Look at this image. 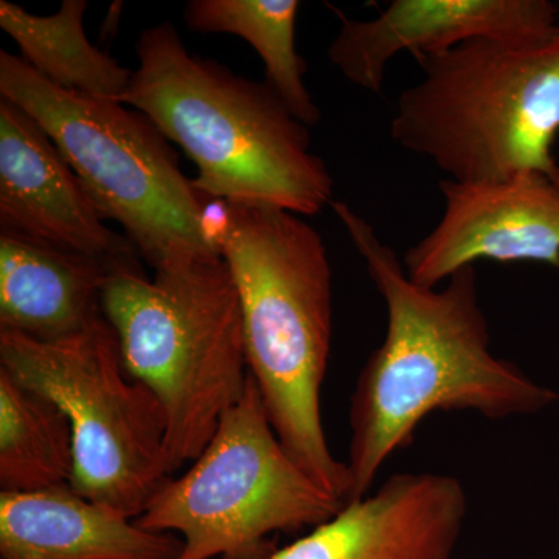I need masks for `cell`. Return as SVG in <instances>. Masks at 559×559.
Returning a JSON list of instances; mask_svg holds the SVG:
<instances>
[{
    "instance_id": "cell-1",
    "label": "cell",
    "mask_w": 559,
    "mask_h": 559,
    "mask_svg": "<svg viewBox=\"0 0 559 559\" xmlns=\"http://www.w3.org/2000/svg\"><path fill=\"white\" fill-rule=\"evenodd\" d=\"M349 240L388 310V331L364 364L349 401L347 500L369 495L382 466L414 440L437 411H469L488 419L538 414L559 401L555 390L492 353L477 272L466 266L426 288L347 202L333 201Z\"/></svg>"
},
{
    "instance_id": "cell-2",
    "label": "cell",
    "mask_w": 559,
    "mask_h": 559,
    "mask_svg": "<svg viewBox=\"0 0 559 559\" xmlns=\"http://www.w3.org/2000/svg\"><path fill=\"white\" fill-rule=\"evenodd\" d=\"M138 69L120 98L148 117L197 167L209 200L319 215L334 180L311 150L310 128L266 83L198 57L171 22L140 33Z\"/></svg>"
},
{
    "instance_id": "cell-3",
    "label": "cell",
    "mask_w": 559,
    "mask_h": 559,
    "mask_svg": "<svg viewBox=\"0 0 559 559\" xmlns=\"http://www.w3.org/2000/svg\"><path fill=\"white\" fill-rule=\"evenodd\" d=\"M215 242L240 297L246 358L283 447L345 502L347 463L322 419L333 341V271L322 235L286 210L224 202Z\"/></svg>"
},
{
    "instance_id": "cell-4",
    "label": "cell",
    "mask_w": 559,
    "mask_h": 559,
    "mask_svg": "<svg viewBox=\"0 0 559 559\" xmlns=\"http://www.w3.org/2000/svg\"><path fill=\"white\" fill-rule=\"evenodd\" d=\"M102 312L124 370L156 395L167 417L171 474L194 462L248 385L237 286L223 257L150 278L138 257L109 261Z\"/></svg>"
},
{
    "instance_id": "cell-5",
    "label": "cell",
    "mask_w": 559,
    "mask_h": 559,
    "mask_svg": "<svg viewBox=\"0 0 559 559\" xmlns=\"http://www.w3.org/2000/svg\"><path fill=\"white\" fill-rule=\"evenodd\" d=\"M390 135L460 183L521 171L559 175V32L546 40L480 38L418 58Z\"/></svg>"
},
{
    "instance_id": "cell-6",
    "label": "cell",
    "mask_w": 559,
    "mask_h": 559,
    "mask_svg": "<svg viewBox=\"0 0 559 559\" xmlns=\"http://www.w3.org/2000/svg\"><path fill=\"white\" fill-rule=\"evenodd\" d=\"M0 98L38 121L102 218L119 224L154 271L223 257L212 237L209 198L183 175L170 140L148 117L119 102L62 91L5 50Z\"/></svg>"
},
{
    "instance_id": "cell-7",
    "label": "cell",
    "mask_w": 559,
    "mask_h": 559,
    "mask_svg": "<svg viewBox=\"0 0 559 559\" xmlns=\"http://www.w3.org/2000/svg\"><path fill=\"white\" fill-rule=\"evenodd\" d=\"M342 506L283 447L249 373L200 457L168 477L134 521L179 533V559H266L277 550L271 536L318 527Z\"/></svg>"
},
{
    "instance_id": "cell-8",
    "label": "cell",
    "mask_w": 559,
    "mask_h": 559,
    "mask_svg": "<svg viewBox=\"0 0 559 559\" xmlns=\"http://www.w3.org/2000/svg\"><path fill=\"white\" fill-rule=\"evenodd\" d=\"M0 367L53 400L73 430L70 487L135 520L171 476L167 417L132 380L105 316L66 340L44 342L0 330Z\"/></svg>"
},
{
    "instance_id": "cell-9",
    "label": "cell",
    "mask_w": 559,
    "mask_h": 559,
    "mask_svg": "<svg viewBox=\"0 0 559 559\" xmlns=\"http://www.w3.org/2000/svg\"><path fill=\"white\" fill-rule=\"evenodd\" d=\"M439 223L403 259L412 282L439 288L474 261H535L559 270V175L521 171L489 182H440Z\"/></svg>"
},
{
    "instance_id": "cell-10",
    "label": "cell",
    "mask_w": 559,
    "mask_h": 559,
    "mask_svg": "<svg viewBox=\"0 0 559 559\" xmlns=\"http://www.w3.org/2000/svg\"><path fill=\"white\" fill-rule=\"evenodd\" d=\"M341 28L329 60L371 94L384 91L389 62L401 51L441 53L468 40H546L559 32V10L547 0H393L373 20H352L331 7Z\"/></svg>"
},
{
    "instance_id": "cell-11",
    "label": "cell",
    "mask_w": 559,
    "mask_h": 559,
    "mask_svg": "<svg viewBox=\"0 0 559 559\" xmlns=\"http://www.w3.org/2000/svg\"><path fill=\"white\" fill-rule=\"evenodd\" d=\"M466 511L455 477L395 474L266 559H450Z\"/></svg>"
},
{
    "instance_id": "cell-12",
    "label": "cell",
    "mask_w": 559,
    "mask_h": 559,
    "mask_svg": "<svg viewBox=\"0 0 559 559\" xmlns=\"http://www.w3.org/2000/svg\"><path fill=\"white\" fill-rule=\"evenodd\" d=\"M0 229L98 260L139 255L110 230L38 121L0 98Z\"/></svg>"
},
{
    "instance_id": "cell-13",
    "label": "cell",
    "mask_w": 559,
    "mask_h": 559,
    "mask_svg": "<svg viewBox=\"0 0 559 559\" xmlns=\"http://www.w3.org/2000/svg\"><path fill=\"white\" fill-rule=\"evenodd\" d=\"M182 549L70 485L0 492V559H179Z\"/></svg>"
},
{
    "instance_id": "cell-14",
    "label": "cell",
    "mask_w": 559,
    "mask_h": 559,
    "mask_svg": "<svg viewBox=\"0 0 559 559\" xmlns=\"http://www.w3.org/2000/svg\"><path fill=\"white\" fill-rule=\"evenodd\" d=\"M109 261L0 229V330L44 342L81 333L103 314Z\"/></svg>"
},
{
    "instance_id": "cell-15",
    "label": "cell",
    "mask_w": 559,
    "mask_h": 559,
    "mask_svg": "<svg viewBox=\"0 0 559 559\" xmlns=\"http://www.w3.org/2000/svg\"><path fill=\"white\" fill-rule=\"evenodd\" d=\"M86 11V0H64L58 13L38 16L2 0L0 27L16 43L22 60L53 86L83 97L120 102L134 70L87 39Z\"/></svg>"
},
{
    "instance_id": "cell-16",
    "label": "cell",
    "mask_w": 559,
    "mask_h": 559,
    "mask_svg": "<svg viewBox=\"0 0 559 559\" xmlns=\"http://www.w3.org/2000/svg\"><path fill=\"white\" fill-rule=\"evenodd\" d=\"M297 0H190L183 10L187 27L204 35L238 36L260 55L264 83L305 127L322 120L307 81V62L297 51Z\"/></svg>"
},
{
    "instance_id": "cell-17",
    "label": "cell",
    "mask_w": 559,
    "mask_h": 559,
    "mask_svg": "<svg viewBox=\"0 0 559 559\" xmlns=\"http://www.w3.org/2000/svg\"><path fill=\"white\" fill-rule=\"evenodd\" d=\"M73 430L66 412L0 367V492L68 487Z\"/></svg>"
}]
</instances>
